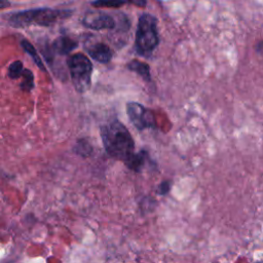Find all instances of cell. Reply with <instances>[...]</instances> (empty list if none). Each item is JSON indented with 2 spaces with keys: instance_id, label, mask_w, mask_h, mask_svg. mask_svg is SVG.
<instances>
[{
  "instance_id": "cell-1",
  "label": "cell",
  "mask_w": 263,
  "mask_h": 263,
  "mask_svg": "<svg viewBox=\"0 0 263 263\" xmlns=\"http://www.w3.org/2000/svg\"><path fill=\"white\" fill-rule=\"evenodd\" d=\"M106 152L124 163L135 154V142L130 133L119 120L114 119L100 129Z\"/></svg>"
},
{
  "instance_id": "cell-2",
  "label": "cell",
  "mask_w": 263,
  "mask_h": 263,
  "mask_svg": "<svg viewBox=\"0 0 263 263\" xmlns=\"http://www.w3.org/2000/svg\"><path fill=\"white\" fill-rule=\"evenodd\" d=\"M71 14L72 10L69 9L36 8L9 13L7 15V22L14 28H24L32 24L47 27L60 20L69 17Z\"/></svg>"
},
{
  "instance_id": "cell-3",
  "label": "cell",
  "mask_w": 263,
  "mask_h": 263,
  "mask_svg": "<svg viewBox=\"0 0 263 263\" xmlns=\"http://www.w3.org/2000/svg\"><path fill=\"white\" fill-rule=\"evenodd\" d=\"M157 44V21L153 15L149 13H143L139 17L136 32V50L140 55L149 57L156 48Z\"/></svg>"
},
{
  "instance_id": "cell-4",
  "label": "cell",
  "mask_w": 263,
  "mask_h": 263,
  "mask_svg": "<svg viewBox=\"0 0 263 263\" xmlns=\"http://www.w3.org/2000/svg\"><path fill=\"white\" fill-rule=\"evenodd\" d=\"M67 64L75 89L78 92L86 91L90 85L92 72L89 59L83 53L77 52L68 58Z\"/></svg>"
},
{
  "instance_id": "cell-5",
  "label": "cell",
  "mask_w": 263,
  "mask_h": 263,
  "mask_svg": "<svg viewBox=\"0 0 263 263\" xmlns=\"http://www.w3.org/2000/svg\"><path fill=\"white\" fill-rule=\"evenodd\" d=\"M126 113L130 122L139 130L155 128L156 126L155 117L152 111L148 110L140 103L128 102L126 104Z\"/></svg>"
},
{
  "instance_id": "cell-6",
  "label": "cell",
  "mask_w": 263,
  "mask_h": 263,
  "mask_svg": "<svg viewBox=\"0 0 263 263\" xmlns=\"http://www.w3.org/2000/svg\"><path fill=\"white\" fill-rule=\"evenodd\" d=\"M82 25L88 29L100 31L105 29H113L115 27V21L112 16L105 12L90 11L84 15Z\"/></svg>"
},
{
  "instance_id": "cell-7",
  "label": "cell",
  "mask_w": 263,
  "mask_h": 263,
  "mask_svg": "<svg viewBox=\"0 0 263 263\" xmlns=\"http://www.w3.org/2000/svg\"><path fill=\"white\" fill-rule=\"evenodd\" d=\"M88 54L97 62L102 64H107L112 58V51L110 47L105 43H93L86 47Z\"/></svg>"
},
{
  "instance_id": "cell-8",
  "label": "cell",
  "mask_w": 263,
  "mask_h": 263,
  "mask_svg": "<svg viewBox=\"0 0 263 263\" xmlns=\"http://www.w3.org/2000/svg\"><path fill=\"white\" fill-rule=\"evenodd\" d=\"M77 46V42L68 36H61L52 43V48L59 54L65 55L71 52Z\"/></svg>"
},
{
  "instance_id": "cell-9",
  "label": "cell",
  "mask_w": 263,
  "mask_h": 263,
  "mask_svg": "<svg viewBox=\"0 0 263 263\" xmlns=\"http://www.w3.org/2000/svg\"><path fill=\"white\" fill-rule=\"evenodd\" d=\"M149 159V154L147 153V151L142 150L139 153H135L126 162L125 165L134 171V172H141L144 168L145 163L147 162V160Z\"/></svg>"
},
{
  "instance_id": "cell-10",
  "label": "cell",
  "mask_w": 263,
  "mask_h": 263,
  "mask_svg": "<svg viewBox=\"0 0 263 263\" xmlns=\"http://www.w3.org/2000/svg\"><path fill=\"white\" fill-rule=\"evenodd\" d=\"M126 67H127L128 70L139 74L144 80L150 81V79H151L150 69H149V66L146 63L141 62L139 60H133L127 64Z\"/></svg>"
},
{
  "instance_id": "cell-11",
  "label": "cell",
  "mask_w": 263,
  "mask_h": 263,
  "mask_svg": "<svg viewBox=\"0 0 263 263\" xmlns=\"http://www.w3.org/2000/svg\"><path fill=\"white\" fill-rule=\"evenodd\" d=\"M92 146L90 145V143L86 140V139H79L77 140L76 144L73 147V151L75 154L86 158L88 156H90V154L92 153Z\"/></svg>"
},
{
  "instance_id": "cell-12",
  "label": "cell",
  "mask_w": 263,
  "mask_h": 263,
  "mask_svg": "<svg viewBox=\"0 0 263 263\" xmlns=\"http://www.w3.org/2000/svg\"><path fill=\"white\" fill-rule=\"evenodd\" d=\"M21 45H22L23 49L33 59V61H34V63L37 65V67H38L40 70H42V71L45 72L46 69H45V67H44V65H43V63H42V61H41V58H40L39 54L37 53L35 47H34L28 40H22Z\"/></svg>"
},
{
  "instance_id": "cell-13",
  "label": "cell",
  "mask_w": 263,
  "mask_h": 263,
  "mask_svg": "<svg viewBox=\"0 0 263 263\" xmlns=\"http://www.w3.org/2000/svg\"><path fill=\"white\" fill-rule=\"evenodd\" d=\"M127 3H134V0H93L91 5L95 7H111L117 8Z\"/></svg>"
},
{
  "instance_id": "cell-14",
  "label": "cell",
  "mask_w": 263,
  "mask_h": 263,
  "mask_svg": "<svg viewBox=\"0 0 263 263\" xmlns=\"http://www.w3.org/2000/svg\"><path fill=\"white\" fill-rule=\"evenodd\" d=\"M22 77H23V81L21 83L22 90L30 91L34 87V76L32 74V72L28 69H25Z\"/></svg>"
},
{
  "instance_id": "cell-15",
  "label": "cell",
  "mask_w": 263,
  "mask_h": 263,
  "mask_svg": "<svg viewBox=\"0 0 263 263\" xmlns=\"http://www.w3.org/2000/svg\"><path fill=\"white\" fill-rule=\"evenodd\" d=\"M24 68H23V63L21 61H14L10 64V66L8 67V76L11 79H16L22 77L23 72H24Z\"/></svg>"
},
{
  "instance_id": "cell-16",
  "label": "cell",
  "mask_w": 263,
  "mask_h": 263,
  "mask_svg": "<svg viewBox=\"0 0 263 263\" xmlns=\"http://www.w3.org/2000/svg\"><path fill=\"white\" fill-rule=\"evenodd\" d=\"M171 190V182L165 180V181H162L158 187H157V193L159 195H164L166 194L168 191Z\"/></svg>"
},
{
  "instance_id": "cell-17",
  "label": "cell",
  "mask_w": 263,
  "mask_h": 263,
  "mask_svg": "<svg viewBox=\"0 0 263 263\" xmlns=\"http://www.w3.org/2000/svg\"><path fill=\"white\" fill-rule=\"evenodd\" d=\"M134 4L138 6H144L146 4V0H134Z\"/></svg>"
}]
</instances>
